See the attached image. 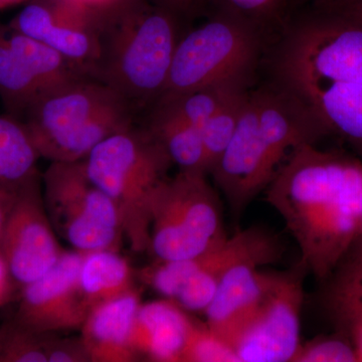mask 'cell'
<instances>
[{"mask_svg":"<svg viewBox=\"0 0 362 362\" xmlns=\"http://www.w3.org/2000/svg\"><path fill=\"white\" fill-rule=\"evenodd\" d=\"M266 199L296 240L298 265L326 282L361 230L362 162L305 143L278 169Z\"/></svg>","mask_w":362,"mask_h":362,"instance_id":"obj_1","label":"cell"},{"mask_svg":"<svg viewBox=\"0 0 362 362\" xmlns=\"http://www.w3.org/2000/svg\"><path fill=\"white\" fill-rule=\"evenodd\" d=\"M177 13L156 0H124L97 16L99 49L90 77L138 112L163 92L178 35Z\"/></svg>","mask_w":362,"mask_h":362,"instance_id":"obj_2","label":"cell"},{"mask_svg":"<svg viewBox=\"0 0 362 362\" xmlns=\"http://www.w3.org/2000/svg\"><path fill=\"white\" fill-rule=\"evenodd\" d=\"M136 112L118 93L95 78H73L35 98L21 122L40 156L81 161L109 136L135 122Z\"/></svg>","mask_w":362,"mask_h":362,"instance_id":"obj_3","label":"cell"},{"mask_svg":"<svg viewBox=\"0 0 362 362\" xmlns=\"http://www.w3.org/2000/svg\"><path fill=\"white\" fill-rule=\"evenodd\" d=\"M135 123L100 142L83 162L115 204L131 249L143 252L149 250L152 201L173 162L151 131Z\"/></svg>","mask_w":362,"mask_h":362,"instance_id":"obj_4","label":"cell"},{"mask_svg":"<svg viewBox=\"0 0 362 362\" xmlns=\"http://www.w3.org/2000/svg\"><path fill=\"white\" fill-rule=\"evenodd\" d=\"M226 238L221 201L206 173L180 170L157 188L148 250L154 259L195 258Z\"/></svg>","mask_w":362,"mask_h":362,"instance_id":"obj_5","label":"cell"},{"mask_svg":"<svg viewBox=\"0 0 362 362\" xmlns=\"http://www.w3.org/2000/svg\"><path fill=\"white\" fill-rule=\"evenodd\" d=\"M47 216L57 235L78 252H120L123 226L115 204L90 180L84 162H51L42 177Z\"/></svg>","mask_w":362,"mask_h":362,"instance_id":"obj_6","label":"cell"},{"mask_svg":"<svg viewBox=\"0 0 362 362\" xmlns=\"http://www.w3.org/2000/svg\"><path fill=\"white\" fill-rule=\"evenodd\" d=\"M256 52V37L242 21H206L180 37L168 82L157 101L209 86L243 84Z\"/></svg>","mask_w":362,"mask_h":362,"instance_id":"obj_7","label":"cell"},{"mask_svg":"<svg viewBox=\"0 0 362 362\" xmlns=\"http://www.w3.org/2000/svg\"><path fill=\"white\" fill-rule=\"evenodd\" d=\"M283 66L292 86L362 84V25L326 13L293 35Z\"/></svg>","mask_w":362,"mask_h":362,"instance_id":"obj_8","label":"cell"},{"mask_svg":"<svg viewBox=\"0 0 362 362\" xmlns=\"http://www.w3.org/2000/svg\"><path fill=\"white\" fill-rule=\"evenodd\" d=\"M299 265L276 273L263 303L233 345L239 362L293 361L301 342L303 280Z\"/></svg>","mask_w":362,"mask_h":362,"instance_id":"obj_9","label":"cell"},{"mask_svg":"<svg viewBox=\"0 0 362 362\" xmlns=\"http://www.w3.org/2000/svg\"><path fill=\"white\" fill-rule=\"evenodd\" d=\"M42 183L37 175L18 188L0 238V250L21 287L51 270L65 252L47 216Z\"/></svg>","mask_w":362,"mask_h":362,"instance_id":"obj_10","label":"cell"},{"mask_svg":"<svg viewBox=\"0 0 362 362\" xmlns=\"http://www.w3.org/2000/svg\"><path fill=\"white\" fill-rule=\"evenodd\" d=\"M282 161L259 131L254 95L249 94L232 139L209 171L233 216L239 218L268 187Z\"/></svg>","mask_w":362,"mask_h":362,"instance_id":"obj_11","label":"cell"},{"mask_svg":"<svg viewBox=\"0 0 362 362\" xmlns=\"http://www.w3.org/2000/svg\"><path fill=\"white\" fill-rule=\"evenodd\" d=\"M83 255L65 250L51 270L23 286L14 320L39 334L81 329L89 313L78 289Z\"/></svg>","mask_w":362,"mask_h":362,"instance_id":"obj_12","label":"cell"},{"mask_svg":"<svg viewBox=\"0 0 362 362\" xmlns=\"http://www.w3.org/2000/svg\"><path fill=\"white\" fill-rule=\"evenodd\" d=\"M8 26L58 52L90 77L99 49L94 14L69 0H32Z\"/></svg>","mask_w":362,"mask_h":362,"instance_id":"obj_13","label":"cell"},{"mask_svg":"<svg viewBox=\"0 0 362 362\" xmlns=\"http://www.w3.org/2000/svg\"><path fill=\"white\" fill-rule=\"evenodd\" d=\"M282 252L280 240L265 228L252 226L239 230L192 259V274L173 301L185 311L204 313L221 279L233 265L245 259H259L269 265L276 263Z\"/></svg>","mask_w":362,"mask_h":362,"instance_id":"obj_14","label":"cell"},{"mask_svg":"<svg viewBox=\"0 0 362 362\" xmlns=\"http://www.w3.org/2000/svg\"><path fill=\"white\" fill-rule=\"evenodd\" d=\"M259 259L233 265L221 279L206 314L207 327L233 347L270 289L276 273L259 271Z\"/></svg>","mask_w":362,"mask_h":362,"instance_id":"obj_15","label":"cell"},{"mask_svg":"<svg viewBox=\"0 0 362 362\" xmlns=\"http://www.w3.org/2000/svg\"><path fill=\"white\" fill-rule=\"evenodd\" d=\"M194 321L173 300L141 303L131 333L138 361L182 362Z\"/></svg>","mask_w":362,"mask_h":362,"instance_id":"obj_16","label":"cell"},{"mask_svg":"<svg viewBox=\"0 0 362 362\" xmlns=\"http://www.w3.org/2000/svg\"><path fill=\"white\" fill-rule=\"evenodd\" d=\"M141 297L137 288L90 309L81 327V338L90 362H133L138 357L131 344Z\"/></svg>","mask_w":362,"mask_h":362,"instance_id":"obj_17","label":"cell"},{"mask_svg":"<svg viewBox=\"0 0 362 362\" xmlns=\"http://www.w3.org/2000/svg\"><path fill=\"white\" fill-rule=\"evenodd\" d=\"M293 87L322 130L337 133L362 154V84L308 83Z\"/></svg>","mask_w":362,"mask_h":362,"instance_id":"obj_18","label":"cell"},{"mask_svg":"<svg viewBox=\"0 0 362 362\" xmlns=\"http://www.w3.org/2000/svg\"><path fill=\"white\" fill-rule=\"evenodd\" d=\"M134 271L120 252H86L78 272V289L88 310L135 289Z\"/></svg>","mask_w":362,"mask_h":362,"instance_id":"obj_19","label":"cell"},{"mask_svg":"<svg viewBox=\"0 0 362 362\" xmlns=\"http://www.w3.org/2000/svg\"><path fill=\"white\" fill-rule=\"evenodd\" d=\"M147 128L161 143L180 171L209 173L206 148L199 128L182 119L151 109Z\"/></svg>","mask_w":362,"mask_h":362,"instance_id":"obj_20","label":"cell"},{"mask_svg":"<svg viewBox=\"0 0 362 362\" xmlns=\"http://www.w3.org/2000/svg\"><path fill=\"white\" fill-rule=\"evenodd\" d=\"M40 157L25 124L11 115L0 116V190L14 192L40 175Z\"/></svg>","mask_w":362,"mask_h":362,"instance_id":"obj_21","label":"cell"},{"mask_svg":"<svg viewBox=\"0 0 362 362\" xmlns=\"http://www.w3.org/2000/svg\"><path fill=\"white\" fill-rule=\"evenodd\" d=\"M45 90L11 49L6 37V26L0 25V97L8 115L21 120L28 107Z\"/></svg>","mask_w":362,"mask_h":362,"instance_id":"obj_22","label":"cell"},{"mask_svg":"<svg viewBox=\"0 0 362 362\" xmlns=\"http://www.w3.org/2000/svg\"><path fill=\"white\" fill-rule=\"evenodd\" d=\"M243 84L228 83L209 86L168 100H159L150 109L182 119L202 129L233 96L242 92Z\"/></svg>","mask_w":362,"mask_h":362,"instance_id":"obj_23","label":"cell"},{"mask_svg":"<svg viewBox=\"0 0 362 362\" xmlns=\"http://www.w3.org/2000/svg\"><path fill=\"white\" fill-rule=\"evenodd\" d=\"M326 282L324 302L337 323L362 319V264H340Z\"/></svg>","mask_w":362,"mask_h":362,"instance_id":"obj_24","label":"cell"},{"mask_svg":"<svg viewBox=\"0 0 362 362\" xmlns=\"http://www.w3.org/2000/svg\"><path fill=\"white\" fill-rule=\"evenodd\" d=\"M247 96L245 90L238 93L199 130L206 148L209 173L232 139Z\"/></svg>","mask_w":362,"mask_h":362,"instance_id":"obj_25","label":"cell"},{"mask_svg":"<svg viewBox=\"0 0 362 362\" xmlns=\"http://www.w3.org/2000/svg\"><path fill=\"white\" fill-rule=\"evenodd\" d=\"M0 362H47L42 335L9 321L0 328Z\"/></svg>","mask_w":362,"mask_h":362,"instance_id":"obj_26","label":"cell"},{"mask_svg":"<svg viewBox=\"0 0 362 362\" xmlns=\"http://www.w3.org/2000/svg\"><path fill=\"white\" fill-rule=\"evenodd\" d=\"M182 362H239L230 343L207 327L194 321L188 337Z\"/></svg>","mask_w":362,"mask_h":362,"instance_id":"obj_27","label":"cell"},{"mask_svg":"<svg viewBox=\"0 0 362 362\" xmlns=\"http://www.w3.org/2000/svg\"><path fill=\"white\" fill-rule=\"evenodd\" d=\"M292 362H357V356L349 335L338 329L334 334L301 343Z\"/></svg>","mask_w":362,"mask_h":362,"instance_id":"obj_28","label":"cell"},{"mask_svg":"<svg viewBox=\"0 0 362 362\" xmlns=\"http://www.w3.org/2000/svg\"><path fill=\"white\" fill-rule=\"evenodd\" d=\"M42 343L47 362H90L82 338H62L45 333Z\"/></svg>","mask_w":362,"mask_h":362,"instance_id":"obj_29","label":"cell"},{"mask_svg":"<svg viewBox=\"0 0 362 362\" xmlns=\"http://www.w3.org/2000/svg\"><path fill=\"white\" fill-rule=\"evenodd\" d=\"M326 13L335 14L362 25V0H344L324 8Z\"/></svg>","mask_w":362,"mask_h":362,"instance_id":"obj_30","label":"cell"},{"mask_svg":"<svg viewBox=\"0 0 362 362\" xmlns=\"http://www.w3.org/2000/svg\"><path fill=\"white\" fill-rule=\"evenodd\" d=\"M16 285L8 264L0 250V308L11 301Z\"/></svg>","mask_w":362,"mask_h":362,"instance_id":"obj_31","label":"cell"},{"mask_svg":"<svg viewBox=\"0 0 362 362\" xmlns=\"http://www.w3.org/2000/svg\"><path fill=\"white\" fill-rule=\"evenodd\" d=\"M338 329L349 335L357 356V362H362V319H346L337 322Z\"/></svg>","mask_w":362,"mask_h":362,"instance_id":"obj_32","label":"cell"},{"mask_svg":"<svg viewBox=\"0 0 362 362\" xmlns=\"http://www.w3.org/2000/svg\"><path fill=\"white\" fill-rule=\"evenodd\" d=\"M228 6L240 13L258 14L273 8L279 0H226Z\"/></svg>","mask_w":362,"mask_h":362,"instance_id":"obj_33","label":"cell"},{"mask_svg":"<svg viewBox=\"0 0 362 362\" xmlns=\"http://www.w3.org/2000/svg\"><path fill=\"white\" fill-rule=\"evenodd\" d=\"M69 1L82 7L97 18L99 14L105 13L111 7L116 6L124 0H69Z\"/></svg>","mask_w":362,"mask_h":362,"instance_id":"obj_34","label":"cell"},{"mask_svg":"<svg viewBox=\"0 0 362 362\" xmlns=\"http://www.w3.org/2000/svg\"><path fill=\"white\" fill-rule=\"evenodd\" d=\"M18 190H14V192L0 190V238H1L4 223H6V218L8 216L11 206H13Z\"/></svg>","mask_w":362,"mask_h":362,"instance_id":"obj_35","label":"cell"},{"mask_svg":"<svg viewBox=\"0 0 362 362\" xmlns=\"http://www.w3.org/2000/svg\"><path fill=\"white\" fill-rule=\"evenodd\" d=\"M340 264H354V265L362 264V226L356 242L350 247L349 252Z\"/></svg>","mask_w":362,"mask_h":362,"instance_id":"obj_36","label":"cell"},{"mask_svg":"<svg viewBox=\"0 0 362 362\" xmlns=\"http://www.w3.org/2000/svg\"><path fill=\"white\" fill-rule=\"evenodd\" d=\"M156 1L175 11V13L181 14L189 11L197 0H156Z\"/></svg>","mask_w":362,"mask_h":362,"instance_id":"obj_37","label":"cell"},{"mask_svg":"<svg viewBox=\"0 0 362 362\" xmlns=\"http://www.w3.org/2000/svg\"><path fill=\"white\" fill-rule=\"evenodd\" d=\"M323 8L326 7L333 6V4H339V2L344 1V0H316Z\"/></svg>","mask_w":362,"mask_h":362,"instance_id":"obj_38","label":"cell"},{"mask_svg":"<svg viewBox=\"0 0 362 362\" xmlns=\"http://www.w3.org/2000/svg\"><path fill=\"white\" fill-rule=\"evenodd\" d=\"M20 1V0H0V8L4 6H9V4H16V2Z\"/></svg>","mask_w":362,"mask_h":362,"instance_id":"obj_39","label":"cell"}]
</instances>
